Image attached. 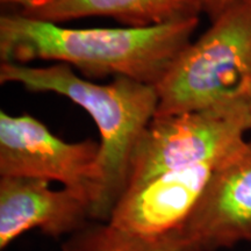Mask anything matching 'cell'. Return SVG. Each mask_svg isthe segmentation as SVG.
Returning <instances> with one entry per match:
<instances>
[{
    "label": "cell",
    "instance_id": "cell-3",
    "mask_svg": "<svg viewBox=\"0 0 251 251\" xmlns=\"http://www.w3.org/2000/svg\"><path fill=\"white\" fill-rule=\"evenodd\" d=\"M155 117L216 109L251 98V6L226 12L176 59L156 86Z\"/></svg>",
    "mask_w": 251,
    "mask_h": 251
},
{
    "label": "cell",
    "instance_id": "cell-8",
    "mask_svg": "<svg viewBox=\"0 0 251 251\" xmlns=\"http://www.w3.org/2000/svg\"><path fill=\"white\" fill-rule=\"evenodd\" d=\"M90 221L91 203L68 188L54 190L37 178L0 177L1 250L31 229L67 238Z\"/></svg>",
    "mask_w": 251,
    "mask_h": 251
},
{
    "label": "cell",
    "instance_id": "cell-12",
    "mask_svg": "<svg viewBox=\"0 0 251 251\" xmlns=\"http://www.w3.org/2000/svg\"><path fill=\"white\" fill-rule=\"evenodd\" d=\"M18 1H21V0H0V4H1V6L4 8H7L9 6H12Z\"/></svg>",
    "mask_w": 251,
    "mask_h": 251
},
{
    "label": "cell",
    "instance_id": "cell-2",
    "mask_svg": "<svg viewBox=\"0 0 251 251\" xmlns=\"http://www.w3.org/2000/svg\"><path fill=\"white\" fill-rule=\"evenodd\" d=\"M0 83L59 94L89 113L100 134L99 193L91 216L94 221H108L128 187L135 149L156 115V86L127 77L97 84L63 63L48 67L0 63Z\"/></svg>",
    "mask_w": 251,
    "mask_h": 251
},
{
    "label": "cell",
    "instance_id": "cell-13",
    "mask_svg": "<svg viewBox=\"0 0 251 251\" xmlns=\"http://www.w3.org/2000/svg\"><path fill=\"white\" fill-rule=\"evenodd\" d=\"M248 107H249V113H250V118H251V98L249 100V102H248Z\"/></svg>",
    "mask_w": 251,
    "mask_h": 251
},
{
    "label": "cell",
    "instance_id": "cell-1",
    "mask_svg": "<svg viewBox=\"0 0 251 251\" xmlns=\"http://www.w3.org/2000/svg\"><path fill=\"white\" fill-rule=\"evenodd\" d=\"M199 20L146 28H71L5 11L0 15V61H51L90 79L127 77L157 86L192 42Z\"/></svg>",
    "mask_w": 251,
    "mask_h": 251
},
{
    "label": "cell",
    "instance_id": "cell-11",
    "mask_svg": "<svg viewBox=\"0 0 251 251\" xmlns=\"http://www.w3.org/2000/svg\"><path fill=\"white\" fill-rule=\"evenodd\" d=\"M199 13L206 15L213 23L230 9L241 6H251V0H196Z\"/></svg>",
    "mask_w": 251,
    "mask_h": 251
},
{
    "label": "cell",
    "instance_id": "cell-10",
    "mask_svg": "<svg viewBox=\"0 0 251 251\" xmlns=\"http://www.w3.org/2000/svg\"><path fill=\"white\" fill-rule=\"evenodd\" d=\"M62 251H199L179 230L159 237H146L109 221H90L65 238Z\"/></svg>",
    "mask_w": 251,
    "mask_h": 251
},
{
    "label": "cell",
    "instance_id": "cell-7",
    "mask_svg": "<svg viewBox=\"0 0 251 251\" xmlns=\"http://www.w3.org/2000/svg\"><path fill=\"white\" fill-rule=\"evenodd\" d=\"M227 158L165 172L130 188L114 207L108 221L146 237L179 230L214 171Z\"/></svg>",
    "mask_w": 251,
    "mask_h": 251
},
{
    "label": "cell",
    "instance_id": "cell-6",
    "mask_svg": "<svg viewBox=\"0 0 251 251\" xmlns=\"http://www.w3.org/2000/svg\"><path fill=\"white\" fill-rule=\"evenodd\" d=\"M179 231L199 251L251 243V141L218 166Z\"/></svg>",
    "mask_w": 251,
    "mask_h": 251
},
{
    "label": "cell",
    "instance_id": "cell-9",
    "mask_svg": "<svg viewBox=\"0 0 251 251\" xmlns=\"http://www.w3.org/2000/svg\"><path fill=\"white\" fill-rule=\"evenodd\" d=\"M5 11L57 25L85 18H111L133 28L162 26L201 15L196 0H21Z\"/></svg>",
    "mask_w": 251,
    "mask_h": 251
},
{
    "label": "cell",
    "instance_id": "cell-5",
    "mask_svg": "<svg viewBox=\"0 0 251 251\" xmlns=\"http://www.w3.org/2000/svg\"><path fill=\"white\" fill-rule=\"evenodd\" d=\"M100 144L67 142L28 114L0 111V177L37 178L61 183L91 203L99 193Z\"/></svg>",
    "mask_w": 251,
    "mask_h": 251
},
{
    "label": "cell",
    "instance_id": "cell-4",
    "mask_svg": "<svg viewBox=\"0 0 251 251\" xmlns=\"http://www.w3.org/2000/svg\"><path fill=\"white\" fill-rule=\"evenodd\" d=\"M249 130L248 103L155 117L135 149L126 192L165 172L222 161L247 142Z\"/></svg>",
    "mask_w": 251,
    "mask_h": 251
}]
</instances>
